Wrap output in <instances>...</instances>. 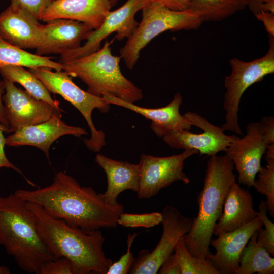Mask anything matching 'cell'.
<instances>
[{
	"label": "cell",
	"mask_w": 274,
	"mask_h": 274,
	"mask_svg": "<svg viewBox=\"0 0 274 274\" xmlns=\"http://www.w3.org/2000/svg\"><path fill=\"white\" fill-rule=\"evenodd\" d=\"M141 10V22L119 51L120 56L130 70L137 63L141 51L156 36L166 31L196 30L204 22L190 8L177 11L149 2Z\"/></svg>",
	"instance_id": "cell-6"
},
{
	"label": "cell",
	"mask_w": 274,
	"mask_h": 274,
	"mask_svg": "<svg viewBox=\"0 0 274 274\" xmlns=\"http://www.w3.org/2000/svg\"><path fill=\"white\" fill-rule=\"evenodd\" d=\"M157 273L181 274L179 264L174 253H172L162 263Z\"/></svg>",
	"instance_id": "cell-36"
},
{
	"label": "cell",
	"mask_w": 274,
	"mask_h": 274,
	"mask_svg": "<svg viewBox=\"0 0 274 274\" xmlns=\"http://www.w3.org/2000/svg\"><path fill=\"white\" fill-rule=\"evenodd\" d=\"M52 58L27 52L14 46L0 37V68L20 66L28 68L45 67L55 71L63 70L62 64L54 62Z\"/></svg>",
	"instance_id": "cell-23"
},
{
	"label": "cell",
	"mask_w": 274,
	"mask_h": 274,
	"mask_svg": "<svg viewBox=\"0 0 274 274\" xmlns=\"http://www.w3.org/2000/svg\"><path fill=\"white\" fill-rule=\"evenodd\" d=\"M149 2L127 0L118 9L111 11L100 26L91 32L83 46L60 54V62L78 58L97 51L101 47L102 41L113 32L116 33L115 38L119 41L127 39L139 24L134 18L135 14Z\"/></svg>",
	"instance_id": "cell-11"
},
{
	"label": "cell",
	"mask_w": 274,
	"mask_h": 274,
	"mask_svg": "<svg viewBox=\"0 0 274 274\" xmlns=\"http://www.w3.org/2000/svg\"><path fill=\"white\" fill-rule=\"evenodd\" d=\"M255 16L263 23L268 35L274 36V14L261 10Z\"/></svg>",
	"instance_id": "cell-37"
},
{
	"label": "cell",
	"mask_w": 274,
	"mask_h": 274,
	"mask_svg": "<svg viewBox=\"0 0 274 274\" xmlns=\"http://www.w3.org/2000/svg\"><path fill=\"white\" fill-rule=\"evenodd\" d=\"M163 231L152 252L141 251L129 269L131 274H156L163 261L174 252L178 241L189 232L193 219L181 214L175 207L165 206L162 212Z\"/></svg>",
	"instance_id": "cell-9"
},
{
	"label": "cell",
	"mask_w": 274,
	"mask_h": 274,
	"mask_svg": "<svg viewBox=\"0 0 274 274\" xmlns=\"http://www.w3.org/2000/svg\"><path fill=\"white\" fill-rule=\"evenodd\" d=\"M233 161L226 155L210 156L204 186L198 196V212L193 217L189 232L183 236L193 256H207L215 225L222 215L224 201L231 186L236 182Z\"/></svg>",
	"instance_id": "cell-4"
},
{
	"label": "cell",
	"mask_w": 274,
	"mask_h": 274,
	"mask_svg": "<svg viewBox=\"0 0 274 274\" xmlns=\"http://www.w3.org/2000/svg\"><path fill=\"white\" fill-rule=\"evenodd\" d=\"M55 1V0H52V1Z\"/></svg>",
	"instance_id": "cell-44"
},
{
	"label": "cell",
	"mask_w": 274,
	"mask_h": 274,
	"mask_svg": "<svg viewBox=\"0 0 274 274\" xmlns=\"http://www.w3.org/2000/svg\"><path fill=\"white\" fill-rule=\"evenodd\" d=\"M269 48L262 57L250 61L237 58L230 60L231 73L224 79L226 91L223 108L226 112L225 123L221 127L243 135L238 123L239 106L245 91L252 85L259 82L274 73V36L268 35Z\"/></svg>",
	"instance_id": "cell-7"
},
{
	"label": "cell",
	"mask_w": 274,
	"mask_h": 274,
	"mask_svg": "<svg viewBox=\"0 0 274 274\" xmlns=\"http://www.w3.org/2000/svg\"><path fill=\"white\" fill-rule=\"evenodd\" d=\"M95 161L103 169L107 179V188L102 196L111 206L118 204L117 199L123 191L130 190L137 192L140 175L139 164L116 160L98 154Z\"/></svg>",
	"instance_id": "cell-22"
},
{
	"label": "cell",
	"mask_w": 274,
	"mask_h": 274,
	"mask_svg": "<svg viewBox=\"0 0 274 274\" xmlns=\"http://www.w3.org/2000/svg\"><path fill=\"white\" fill-rule=\"evenodd\" d=\"M265 0H246V7H248L250 11L255 16L261 11L262 3Z\"/></svg>",
	"instance_id": "cell-40"
},
{
	"label": "cell",
	"mask_w": 274,
	"mask_h": 274,
	"mask_svg": "<svg viewBox=\"0 0 274 274\" xmlns=\"http://www.w3.org/2000/svg\"><path fill=\"white\" fill-rule=\"evenodd\" d=\"M246 130V135L242 138L237 136L232 141L225 152L238 173V184L250 188L261 169V160L269 144L258 123L248 124Z\"/></svg>",
	"instance_id": "cell-14"
},
{
	"label": "cell",
	"mask_w": 274,
	"mask_h": 274,
	"mask_svg": "<svg viewBox=\"0 0 274 274\" xmlns=\"http://www.w3.org/2000/svg\"><path fill=\"white\" fill-rule=\"evenodd\" d=\"M257 212L264 226L257 230V242L266 250L271 255L274 256V224L267 216V208L265 201H261L258 206Z\"/></svg>",
	"instance_id": "cell-29"
},
{
	"label": "cell",
	"mask_w": 274,
	"mask_h": 274,
	"mask_svg": "<svg viewBox=\"0 0 274 274\" xmlns=\"http://www.w3.org/2000/svg\"><path fill=\"white\" fill-rule=\"evenodd\" d=\"M0 244L30 273L39 274L44 263L56 259L41 238L27 202L15 193L0 197Z\"/></svg>",
	"instance_id": "cell-3"
},
{
	"label": "cell",
	"mask_w": 274,
	"mask_h": 274,
	"mask_svg": "<svg viewBox=\"0 0 274 274\" xmlns=\"http://www.w3.org/2000/svg\"><path fill=\"white\" fill-rule=\"evenodd\" d=\"M4 132L11 133L9 128L0 123V168L2 167L11 168L24 177L21 170L12 163L5 154L4 147L6 145V138L4 136Z\"/></svg>",
	"instance_id": "cell-34"
},
{
	"label": "cell",
	"mask_w": 274,
	"mask_h": 274,
	"mask_svg": "<svg viewBox=\"0 0 274 274\" xmlns=\"http://www.w3.org/2000/svg\"><path fill=\"white\" fill-rule=\"evenodd\" d=\"M102 98L110 105L124 107L150 120L151 128L159 138H162L172 131H190L192 128L190 122L180 113L182 97L179 92L175 94L173 100L167 106L158 108H144L110 95H105Z\"/></svg>",
	"instance_id": "cell-20"
},
{
	"label": "cell",
	"mask_w": 274,
	"mask_h": 274,
	"mask_svg": "<svg viewBox=\"0 0 274 274\" xmlns=\"http://www.w3.org/2000/svg\"><path fill=\"white\" fill-rule=\"evenodd\" d=\"M246 7V0H190L189 8L203 21H218Z\"/></svg>",
	"instance_id": "cell-26"
},
{
	"label": "cell",
	"mask_w": 274,
	"mask_h": 274,
	"mask_svg": "<svg viewBox=\"0 0 274 274\" xmlns=\"http://www.w3.org/2000/svg\"><path fill=\"white\" fill-rule=\"evenodd\" d=\"M27 205L35 216L41 238L56 259H69L75 274L107 273L113 262L103 250L105 238L99 230L86 233L50 216L39 205L29 202Z\"/></svg>",
	"instance_id": "cell-2"
},
{
	"label": "cell",
	"mask_w": 274,
	"mask_h": 274,
	"mask_svg": "<svg viewBox=\"0 0 274 274\" xmlns=\"http://www.w3.org/2000/svg\"><path fill=\"white\" fill-rule=\"evenodd\" d=\"M113 40H106L102 47L89 55L61 62L64 71L79 78L87 86V92L96 96H115L134 103L142 99L143 92L122 73L121 57L112 54Z\"/></svg>",
	"instance_id": "cell-5"
},
{
	"label": "cell",
	"mask_w": 274,
	"mask_h": 274,
	"mask_svg": "<svg viewBox=\"0 0 274 274\" xmlns=\"http://www.w3.org/2000/svg\"><path fill=\"white\" fill-rule=\"evenodd\" d=\"M14 193L86 233L116 228L124 211L122 204H107L102 194L97 193L92 187L81 186L75 178L62 171L55 174L49 186L34 190L18 189Z\"/></svg>",
	"instance_id": "cell-1"
},
{
	"label": "cell",
	"mask_w": 274,
	"mask_h": 274,
	"mask_svg": "<svg viewBox=\"0 0 274 274\" xmlns=\"http://www.w3.org/2000/svg\"><path fill=\"white\" fill-rule=\"evenodd\" d=\"M87 134L84 128L67 125L61 118L54 117L42 123L20 128L6 138V145L36 147L45 153L50 163L49 149L55 141L65 135L80 138Z\"/></svg>",
	"instance_id": "cell-15"
},
{
	"label": "cell",
	"mask_w": 274,
	"mask_h": 274,
	"mask_svg": "<svg viewBox=\"0 0 274 274\" xmlns=\"http://www.w3.org/2000/svg\"><path fill=\"white\" fill-rule=\"evenodd\" d=\"M119 0H110L112 7L114 6L118 2Z\"/></svg>",
	"instance_id": "cell-43"
},
{
	"label": "cell",
	"mask_w": 274,
	"mask_h": 274,
	"mask_svg": "<svg viewBox=\"0 0 274 274\" xmlns=\"http://www.w3.org/2000/svg\"><path fill=\"white\" fill-rule=\"evenodd\" d=\"M38 20L25 9L11 3L0 14V37L21 49H36L42 36Z\"/></svg>",
	"instance_id": "cell-17"
},
{
	"label": "cell",
	"mask_w": 274,
	"mask_h": 274,
	"mask_svg": "<svg viewBox=\"0 0 274 274\" xmlns=\"http://www.w3.org/2000/svg\"><path fill=\"white\" fill-rule=\"evenodd\" d=\"M258 123L268 144H274L273 117L264 116Z\"/></svg>",
	"instance_id": "cell-35"
},
{
	"label": "cell",
	"mask_w": 274,
	"mask_h": 274,
	"mask_svg": "<svg viewBox=\"0 0 274 274\" xmlns=\"http://www.w3.org/2000/svg\"><path fill=\"white\" fill-rule=\"evenodd\" d=\"M257 230L244 248L236 274H273L274 258L257 242Z\"/></svg>",
	"instance_id": "cell-24"
},
{
	"label": "cell",
	"mask_w": 274,
	"mask_h": 274,
	"mask_svg": "<svg viewBox=\"0 0 274 274\" xmlns=\"http://www.w3.org/2000/svg\"><path fill=\"white\" fill-rule=\"evenodd\" d=\"M150 2H154L161 4L170 9L177 11H182L189 7L190 0H149Z\"/></svg>",
	"instance_id": "cell-38"
},
{
	"label": "cell",
	"mask_w": 274,
	"mask_h": 274,
	"mask_svg": "<svg viewBox=\"0 0 274 274\" xmlns=\"http://www.w3.org/2000/svg\"><path fill=\"white\" fill-rule=\"evenodd\" d=\"M267 165L261 166L258 178L255 180L253 187L266 196L267 210L274 217V158H266Z\"/></svg>",
	"instance_id": "cell-28"
},
{
	"label": "cell",
	"mask_w": 274,
	"mask_h": 274,
	"mask_svg": "<svg viewBox=\"0 0 274 274\" xmlns=\"http://www.w3.org/2000/svg\"><path fill=\"white\" fill-rule=\"evenodd\" d=\"M263 223L259 217L243 227L232 232L218 236L210 241L216 253H209V258L220 274H236L241 253L252 235Z\"/></svg>",
	"instance_id": "cell-16"
},
{
	"label": "cell",
	"mask_w": 274,
	"mask_h": 274,
	"mask_svg": "<svg viewBox=\"0 0 274 274\" xmlns=\"http://www.w3.org/2000/svg\"><path fill=\"white\" fill-rule=\"evenodd\" d=\"M162 219V213L158 212L144 214L123 212L120 215L117 223L126 228H149L159 225Z\"/></svg>",
	"instance_id": "cell-30"
},
{
	"label": "cell",
	"mask_w": 274,
	"mask_h": 274,
	"mask_svg": "<svg viewBox=\"0 0 274 274\" xmlns=\"http://www.w3.org/2000/svg\"><path fill=\"white\" fill-rule=\"evenodd\" d=\"M139 234L135 232L128 234L127 239V251L116 262L112 263L106 274H127L132 264L134 258L131 251V247Z\"/></svg>",
	"instance_id": "cell-31"
},
{
	"label": "cell",
	"mask_w": 274,
	"mask_h": 274,
	"mask_svg": "<svg viewBox=\"0 0 274 274\" xmlns=\"http://www.w3.org/2000/svg\"><path fill=\"white\" fill-rule=\"evenodd\" d=\"M3 96L4 110L11 133L21 128L37 124L49 119L61 117V108L38 99L26 90L17 88L6 79Z\"/></svg>",
	"instance_id": "cell-12"
},
{
	"label": "cell",
	"mask_w": 274,
	"mask_h": 274,
	"mask_svg": "<svg viewBox=\"0 0 274 274\" xmlns=\"http://www.w3.org/2000/svg\"><path fill=\"white\" fill-rule=\"evenodd\" d=\"M112 7L110 0H55L40 18L48 22L66 19L85 23L93 30L102 24Z\"/></svg>",
	"instance_id": "cell-19"
},
{
	"label": "cell",
	"mask_w": 274,
	"mask_h": 274,
	"mask_svg": "<svg viewBox=\"0 0 274 274\" xmlns=\"http://www.w3.org/2000/svg\"><path fill=\"white\" fill-rule=\"evenodd\" d=\"M28 71L42 82L50 93L61 96L79 110L91 131V137L84 139V142L89 150L99 152L106 145L105 134L95 127L92 113L95 109L102 113H108L110 104L102 97L81 89L74 83L72 77L64 71L53 72L45 67L28 68Z\"/></svg>",
	"instance_id": "cell-8"
},
{
	"label": "cell",
	"mask_w": 274,
	"mask_h": 274,
	"mask_svg": "<svg viewBox=\"0 0 274 274\" xmlns=\"http://www.w3.org/2000/svg\"><path fill=\"white\" fill-rule=\"evenodd\" d=\"M198 153L195 149H187L179 154L167 157H155L142 154L139 163L140 181L138 191L140 199H149L162 188L180 181L188 184L190 181L183 172L185 160Z\"/></svg>",
	"instance_id": "cell-10"
},
{
	"label": "cell",
	"mask_w": 274,
	"mask_h": 274,
	"mask_svg": "<svg viewBox=\"0 0 274 274\" xmlns=\"http://www.w3.org/2000/svg\"><path fill=\"white\" fill-rule=\"evenodd\" d=\"M39 274H75L72 262L63 257L44 263Z\"/></svg>",
	"instance_id": "cell-32"
},
{
	"label": "cell",
	"mask_w": 274,
	"mask_h": 274,
	"mask_svg": "<svg viewBox=\"0 0 274 274\" xmlns=\"http://www.w3.org/2000/svg\"><path fill=\"white\" fill-rule=\"evenodd\" d=\"M93 30L84 23L56 19L42 24L41 42L36 49L40 56L59 54L78 48Z\"/></svg>",
	"instance_id": "cell-18"
},
{
	"label": "cell",
	"mask_w": 274,
	"mask_h": 274,
	"mask_svg": "<svg viewBox=\"0 0 274 274\" xmlns=\"http://www.w3.org/2000/svg\"><path fill=\"white\" fill-rule=\"evenodd\" d=\"M253 208V198L250 192L235 182L225 198L221 216L216 222L213 235L233 231L253 221L257 217Z\"/></svg>",
	"instance_id": "cell-21"
},
{
	"label": "cell",
	"mask_w": 274,
	"mask_h": 274,
	"mask_svg": "<svg viewBox=\"0 0 274 274\" xmlns=\"http://www.w3.org/2000/svg\"><path fill=\"white\" fill-rule=\"evenodd\" d=\"M0 74L6 79L13 83H18L33 97L46 101L52 106L60 108L59 102L54 100L50 92L42 82L24 67L7 66L0 68Z\"/></svg>",
	"instance_id": "cell-25"
},
{
	"label": "cell",
	"mask_w": 274,
	"mask_h": 274,
	"mask_svg": "<svg viewBox=\"0 0 274 274\" xmlns=\"http://www.w3.org/2000/svg\"><path fill=\"white\" fill-rule=\"evenodd\" d=\"M9 273H10V270L7 266L0 265V274Z\"/></svg>",
	"instance_id": "cell-42"
},
{
	"label": "cell",
	"mask_w": 274,
	"mask_h": 274,
	"mask_svg": "<svg viewBox=\"0 0 274 274\" xmlns=\"http://www.w3.org/2000/svg\"><path fill=\"white\" fill-rule=\"evenodd\" d=\"M52 2V0H11V4L25 9L39 20L42 13Z\"/></svg>",
	"instance_id": "cell-33"
},
{
	"label": "cell",
	"mask_w": 274,
	"mask_h": 274,
	"mask_svg": "<svg viewBox=\"0 0 274 274\" xmlns=\"http://www.w3.org/2000/svg\"><path fill=\"white\" fill-rule=\"evenodd\" d=\"M183 115L192 126L200 128L203 132L199 134L185 130L170 132L162 138L173 148L195 149L200 155L212 156L225 152L229 144L237 138L234 135H226L222 127L213 125L195 112L188 111Z\"/></svg>",
	"instance_id": "cell-13"
},
{
	"label": "cell",
	"mask_w": 274,
	"mask_h": 274,
	"mask_svg": "<svg viewBox=\"0 0 274 274\" xmlns=\"http://www.w3.org/2000/svg\"><path fill=\"white\" fill-rule=\"evenodd\" d=\"M5 92V82L4 81H0V123L5 127L10 129L9 123L6 119L4 110V105L2 102L3 94Z\"/></svg>",
	"instance_id": "cell-39"
},
{
	"label": "cell",
	"mask_w": 274,
	"mask_h": 274,
	"mask_svg": "<svg viewBox=\"0 0 274 274\" xmlns=\"http://www.w3.org/2000/svg\"><path fill=\"white\" fill-rule=\"evenodd\" d=\"M174 255L181 270V274H220L208 256L192 255L181 238L175 246Z\"/></svg>",
	"instance_id": "cell-27"
},
{
	"label": "cell",
	"mask_w": 274,
	"mask_h": 274,
	"mask_svg": "<svg viewBox=\"0 0 274 274\" xmlns=\"http://www.w3.org/2000/svg\"><path fill=\"white\" fill-rule=\"evenodd\" d=\"M261 10L274 14V0H265L261 5Z\"/></svg>",
	"instance_id": "cell-41"
}]
</instances>
